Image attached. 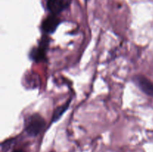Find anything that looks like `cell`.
I'll list each match as a JSON object with an SVG mask.
<instances>
[{
	"label": "cell",
	"instance_id": "cell-1",
	"mask_svg": "<svg viewBox=\"0 0 153 152\" xmlns=\"http://www.w3.org/2000/svg\"><path fill=\"white\" fill-rule=\"evenodd\" d=\"M46 121L38 113L31 115L25 123V132L31 137H36L44 129Z\"/></svg>",
	"mask_w": 153,
	"mask_h": 152
},
{
	"label": "cell",
	"instance_id": "cell-2",
	"mask_svg": "<svg viewBox=\"0 0 153 152\" xmlns=\"http://www.w3.org/2000/svg\"><path fill=\"white\" fill-rule=\"evenodd\" d=\"M133 80L142 92L153 98V83L150 80L143 75H136Z\"/></svg>",
	"mask_w": 153,
	"mask_h": 152
},
{
	"label": "cell",
	"instance_id": "cell-3",
	"mask_svg": "<svg viewBox=\"0 0 153 152\" xmlns=\"http://www.w3.org/2000/svg\"><path fill=\"white\" fill-rule=\"evenodd\" d=\"M59 24L60 19L57 17L56 15L52 14L47 16L43 20V23H42V29L46 34H52L55 32Z\"/></svg>",
	"mask_w": 153,
	"mask_h": 152
},
{
	"label": "cell",
	"instance_id": "cell-4",
	"mask_svg": "<svg viewBox=\"0 0 153 152\" xmlns=\"http://www.w3.org/2000/svg\"><path fill=\"white\" fill-rule=\"evenodd\" d=\"M48 46V41L47 40H45L41 41L40 46L37 48H34L30 52V58L33 60V61H36V62H39V61H43L46 58V49H47Z\"/></svg>",
	"mask_w": 153,
	"mask_h": 152
},
{
	"label": "cell",
	"instance_id": "cell-5",
	"mask_svg": "<svg viewBox=\"0 0 153 152\" xmlns=\"http://www.w3.org/2000/svg\"><path fill=\"white\" fill-rule=\"evenodd\" d=\"M47 7L52 14L57 15L67 7L64 0H48Z\"/></svg>",
	"mask_w": 153,
	"mask_h": 152
},
{
	"label": "cell",
	"instance_id": "cell-6",
	"mask_svg": "<svg viewBox=\"0 0 153 152\" xmlns=\"http://www.w3.org/2000/svg\"><path fill=\"white\" fill-rule=\"evenodd\" d=\"M70 100H69L67 103H65L63 105L60 106L58 107V108H56L55 110L53 113V116H52V122H56L57 121L61 119V116L64 114L66 111L67 110V109L69 108V106H70Z\"/></svg>",
	"mask_w": 153,
	"mask_h": 152
},
{
	"label": "cell",
	"instance_id": "cell-7",
	"mask_svg": "<svg viewBox=\"0 0 153 152\" xmlns=\"http://www.w3.org/2000/svg\"><path fill=\"white\" fill-rule=\"evenodd\" d=\"M71 1H72V0H64V2H65L67 7H68V6L70 5V3H71Z\"/></svg>",
	"mask_w": 153,
	"mask_h": 152
},
{
	"label": "cell",
	"instance_id": "cell-8",
	"mask_svg": "<svg viewBox=\"0 0 153 152\" xmlns=\"http://www.w3.org/2000/svg\"><path fill=\"white\" fill-rule=\"evenodd\" d=\"M12 152H25V151L22 150V149H16V150L13 151Z\"/></svg>",
	"mask_w": 153,
	"mask_h": 152
},
{
	"label": "cell",
	"instance_id": "cell-9",
	"mask_svg": "<svg viewBox=\"0 0 153 152\" xmlns=\"http://www.w3.org/2000/svg\"><path fill=\"white\" fill-rule=\"evenodd\" d=\"M86 1H88V0H86Z\"/></svg>",
	"mask_w": 153,
	"mask_h": 152
}]
</instances>
